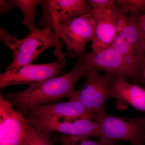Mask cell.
Instances as JSON below:
<instances>
[{
  "label": "cell",
  "mask_w": 145,
  "mask_h": 145,
  "mask_svg": "<svg viewBox=\"0 0 145 145\" xmlns=\"http://www.w3.org/2000/svg\"><path fill=\"white\" fill-rule=\"evenodd\" d=\"M115 3L125 13L136 14L145 10V0H117Z\"/></svg>",
  "instance_id": "ac0fdd59"
},
{
  "label": "cell",
  "mask_w": 145,
  "mask_h": 145,
  "mask_svg": "<svg viewBox=\"0 0 145 145\" xmlns=\"http://www.w3.org/2000/svg\"><path fill=\"white\" fill-rule=\"evenodd\" d=\"M78 57L89 68L104 71L117 77L137 81L144 75V66L133 61L110 47L100 53L92 50Z\"/></svg>",
  "instance_id": "277c9868"
},
{
  "label": "cell",
  "mask_w": 145,
  "mask_h": 145,
  "mask_svg": "<svg viewBox=\"0 0 145 145\" xmlns=\"http://www.w3.org/2000/svg\"><path fill=\"white\" fill-rule=\"evenodd\" d=\"M50 134L36 129L30 124L28 137L25 145H54L55 141L50 138Z\"/></svg>",
  "instance_id": "e0dca14e"
},
{
  "label": "cell",
  "mask_w": 145,
  "mask_h": 145,
  "mask_svg": "<svg viewBox=\"0 0 145 145\" xmlns=\"http://www.w3.org/2000/svg\"><path fill=\"white\" fill-rule=\"evenodd\" d=\"M110 47L116 50L133 61L145 67L144 59L137 55L135 50L121 34H118L116 36Z\"/></svg>",
  "instance_id": "2e32d148"
},
{
  "label": "cell",
  "mask_w": 145,
  "mask_h": 145,
  "mask_svg": "<svg viewBox=\"0 0 145 145\" xmlns=\"http://www.w3.org/2000/svg\"><path fill=\"white\" fill-rule=\"evenodd\" d=\"M15 7H18L22 12L24 15L23 23L26 25L27 29L30 30L31 29L36 26L34 24L35 9L36 6L40 4L42 1L40 0H13Z\"/></svg>",
  "instance_id": "9a60e30c"
},
{
  "label": "cell",
  "mask_w": 145,
  "mask_h": 145,
  "mask_svg": "<svg viewBox=\"0 0 145 145\" xmlns=\"http://www.w3.org/2000/svg\"><path fill=\"white\" fill-rule=\"evenodd\" d=\"M0 37L1 42L13 53V61L6 70L32 63L42 52L49 48H55L54 54L58 59L64 55L61 48L63 45L50 28L40 29L34 27L26 37L18 40L1 27Z\"/></svg>",
  "instance_id": "7a4b0ae2"
},
{
  "label": "cell",
  "mask_w": 145,
  "mask_h": 145,
  "mask_svg": "<svg viewBox=\"0 0 145 145\" xmlns=\"http://www.w3.org/2000/svg\"><path fill=\"white\" fill-rule=\"evenodd\" d=\"M25 117L52 116L75 119H98L96 114L89 111L80 101L74 99L65 103L48 104L39 106L23 114Z\"/></svg>",
  "instance_id": "7c38bea8"
},
{
  "label": "cell",
  "mask_w": 145,
  "mask_h": 145,
  "mask_svg": "<svg viewBox=\"0 0 145 145\" xmlns=\"http://www.w3.org/2000/svg\"><path fill=\"white\" fill-rule=\"evenodd\" d=\"M0 94V145H25L30 123Z\"/></svg>",
  "instance_id": "30bf717a"
},
{
  "label": "cell",
  "mask_w": 145,
  "mask_h": 145,
  "mask_svg": "<svg viewBox=\"0 0 145 145\" xmlns=\"http://www.w3.org/2000/svg\"><path fill=\"white\" fill-rule=\"evenodd\" d=\"M66 54L52 63L29 64L6 71L0 74V88L17 84L31 86L57 77L63 73V69L66 67Z\"/></svg>",
  "instance_id": "52a82bcc"
},
{
  "label": "cell",
  "mask_w": 145,
  "mask_h": 145,
  "mask_svg": "<svg viewBox=\"0 0 145 145\" xmlns=\"http://www.w3.org/2000/svg\"><path fill=\"white\" fill-rule=\"evenodd\" d=\"M90 69L78 59L70 72L29 87L22 91L7 93L6 100L24 114L49 103L75 95V84Z\"/></svg>",
  "instance_id": "6da1fadb"
},
{
  "label": "cell",
  "mask_w": 145,
  "mask_h": 145,
  "mask_svg": "<svg viewBox=\"0 0 145 145\" xmlns=\"http://www.w3.org/2000/svg\"><path fill=\"white\" fill-rule=\"evenodd\" d=\"M95 121L99 128V140L103 145H114L120 141H127L131 145H145V115L132 119L105 112Z\"/></svg>",
  "instance_id": "3957f363"
},
{
  "label": "cell",
  "mask_w": 145,
  "mask_h": 145,
  "mask_svg": "<svg viewBox=\"0 0 145 145\" xmlns=\"http://www.w3.org/2000/svg\"><path fill=\"white\" fill-rule=\"evenodd\" d=\"M123 13L115 4L106 8L92 9L95 24L91 45L93 51L100 53L110 46L118 34L117 21Z\"/></svg>",
  "instance_id": "8fae6325"
},
{
  "label": "cell",
  "mask_w": 145,
  "mask_h": 145,
  "mask_svg": "<svg viewBox=\"0 0 145 145\" xmlns=\"http://www.w3.org/2000/svg\"><path fill=\"white\" fill-rule=\"evenodd\" d=\"M141 22H142V27L143 31H144V34L145 37V14L144 15H142L141 16ZM144 68V69H145Z\"/></svg>",
  "instance_id": "7402d4cb"
},
{
  "label": "cell",
  "mask_w": 145,
  "mask_h": 145,
  "mask_svg": "<svg viewBox=\"0 0 145 145\" xmlns=\"http://www.w3.org/2000/svg\"><path fill=\"white\" fill-rule=\"evenodd\" d=\"M85 76V83L80 89L76 91L71 99L80 101L89 111L98 117L106 112L105 105L110 97L112 86L117 76L108 72L102 75L92 69H90Z\"/></svg>",
  "instance_id": "5b68a950"
},
{
  "label": "cell",
  "mask_w": 145,
  "mask_h": 145,
  "mask_svg": "<svg viewBox=\"0 0 145 145\" xmlns=\"http://www.w3.org/2000/svg\"><path fill=\"white\" fill-rule=\"evenodd\" d=\"M1 14L6 13L15 8L13 0L6 1L1 0Z\"/></svg>",
  "instance_id": "44dd1931"
},
{
  "label": "cell",
  "mask_w": 145,
  "mask_h": 145,
  "mask_svg": "<svg viewBox=\"0 0 145 145\" xmlns=\"http://www.w3.org/2000/svg\"><path fill=\"white\" fill-rule=\"evenodd\" d=\"M120 34L135 50L137 55L145 60V37L141 16L134 15L128 18L127 23Z\"/></svg>",
  "instance_id": "5bb4252c"
},
{
  "label": "cell",
  "mask_w": 145,
  "mask_h": 145,
  "mask_svg": "<svg viewBox=\"0 0 145 145\" xmlns=\"http://www.w3.org/2000/svg\"><path fill=\"white\" fill-rule=\"evenodd\" d=\"M110 96L119 102L128 104L135 109L145 111V90L128 83L125 77H116L112 86Z\"/></svg>",
  "instance_id": "4fadbf2b"
},
{
  "label": "cell",
  "mask_w": 145,
  "mask_h": 145,
  "mask_svg": "<svg viewBox=\"0 0 145 145\" xmlns=\"http://www.w3.org/2000/svg\"><path fill=\"white\" fill-rule=\"evenodd\" d=\"M95 24L91 14L72 18L60 24L54 33L63 40L71 57L84 54L87 44L93 39Z\"/></svg>",
  "instance_id": "ba28073f"
},
{
  "label": "cell",
  "mask_w": 145,
  "mask_h": 145,
  "mask_svg": "<svg viewBox=\"0 0 145 145\" xmlns=\"http://www.w3.org/2000/svg\"><path fill=\"white\" fill-rule=\"evenodd\" d=\"M24 117L36 129L50 133L55 131L59 132L77 140L99 137L96 122L91 119H71L52 116Z\"/></svg>",
  "instance_id": "8992f818"
},
{
  "label": "cell",
  "mask_w": 145,
  "mask_h": 145,
  "mask_svg": "<svg viewBox=\"0 0 145 145\" xmlns=\"http://www.w3.org/2000/svg\"><path fill=\"white\" fill-rule=\"evenodd\" d=\"M42 13L38 25L50 28L54 32L57 26L66 21L91 14V7L85 0L42 1Z\"/></svg>",
  "instance_id": "9c48e42d"
},
{
  "label": "cell",
  "mask_w": 145,
  "mask_h": 145,
  "mask_svg": "<svg viewBox=\"0 0 145 145\" xmlns=\"http://www.w3.org/2000/svg\"><path fill=\"white\" fill-rule=\"evenodd\" d=\"M57 139L61 142L62 145H103L99 140H91L89 139L76 140L65 134H62L58 136Z\"/></svg>",
  "instance_id": "d6986e66"
},
{
  "label": "cell",
  "mask_w": 145,
  "mask_h": 145,
  "mask_svg": "<svg viewBox=\"0 0 145 145\" xmlns=\"http://www.w3.org/2000/svg\"><path fill=\"white\" fill-rule=\"evenodd\" d=\"M144 76L145 77V68L144 69Z\"/></svg>",
  "instance_id": "603a6c76"
},
{
  "label": "cell",
  "mask_w": 145,
  "mask_h": 145,
  "mask_svg": "<svg viewBox=\"0 0 145 145\" xmlns=\"http://www.w3.org/2000/svg\"><path fill=\"white\" fill-rule=\"evenodd\" d=\"M114 145H118V144H115Z\"/></svg>",
  "instance_id": "cb8c5ba5"
},
{
  "label": "cell",
  "mask_w": 145,
  "mask_h": 145,
  "mask_svg": "<svg viewBox=\"0 0 145 145\" xmlns=\"http://www.w3.org/2000/svg\"><path fill=\"white\" fill-rule=\"evenodd\" d=\"M92 9H103L112 6L115 4L113 0H88L87 1Z\"/></svg>",
  "instance_id": "ffe728a7"
}]
</instances>
